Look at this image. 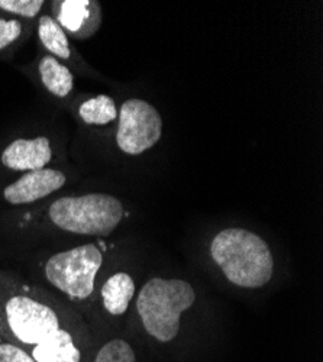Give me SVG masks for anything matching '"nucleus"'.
<instances>
[{
  "mask_svg": "<svg viewBox=\"0 0 323 362\" xmlns=\"http://www.w3.org/2000/svg\"><path fill=\"white\" fill-rule=\"evenodd\" d=\"M209 255L233 287L258 290L273 280L276 259L271 247L251 229L230 226L219 230L211 240Z\"/></svg>",
  "mask_w": 323,
  "mask_h": 362,
  "instance_id": "nucleus-1",
  "label": "nucleus"
},
{
  "mask_svg": "<svg viewBox=\"0 0 323 362\" xmlns=\"http://www.w3.org/2000/svg\"><path fill=\"white\" fill-rule=\"evenodd\" d=\"M197 300L190 281L183 279L153 277L136 294L135 309L143 332L158 344L177 339L182 317Z\"/></svg>",
  "mask_w": 323,
  "mask_h": 362,
  "instance_id": "nucleus-2",
  "label": "nucleus"
},
{
  "mask_svg": "<svg viewBox=\"0 0 323 362\" xmlns=\"http://www.w3.org/2000/svg\"><path fill=\"white\" fill-rule=\"evenodd\" d=\"M51 226L67 233L105 238L127 218L124 202L109 193H86L58 197L45 209Z\"/></svg>",
  "mask_w": 323,
  "mask_h": 362,
  "instance_id": "nucleus-3",
  "label": "nucleus"
},
{
  "mask_svg": "<svg viewBox=\"0 0 323 362\" xmlns=\"http://www.w3.org/2000/svg\"><path fill=\"white\" fill-rule=\"evenodd\" d=\"M0 319L20 345L33 349L49 342L64 330L58 312L26 290H11L0 298Z\"/></svg>",
  "mask_w": 323,
  "mask_h": 362,
  "instance_id": "nucleus-4",
  "label": "nucleus"
},
{
  "mask_svg": "<svg viewBox=\"0 0 323 362\" xmlns=\"http://www.w3.org/2000/svg\"><path fill=\"white\" fill-rule=\"evenodd\" d=\"M105 262L96 244H84L51 255L44 265L48 284L76 303L89 300L96 288V277Z\"/></svg>",
  "mask_w": 323,
  "mask_h": 362,
  "instance_id": "nucleus-5",
  "label": "nucleus"
},
{
  "mask_svg": "<svg viewBox=\"0 0 323 362\" xmlns=\"http://www.w3.org/2000/svg\"><path fill=\"white\" fill-rule=\"evenodd\" d=\"M114 144L122 154L139 157L151 151L163 138L164 119L148 100L129 98L117 109Z\"/></svg>",
  "mask_w": 323,
  "mask_h": 362,
  "instance_id": "nucleus-6",
  "label": "nucleus"
},
{
  "mask_svg": "<svg viewBox=\"0 0 323 362\" xmlns=\"http://www.w3.org/2000/svg\"><path fill=\"white\" fill-rule=\"evenodd\" d=\"M51 16L61 25L70 40L87 41L98 34L103 11L95 0H57L51 2Z\"/></svg>",
  "mask_w": 323,
  "mask_h": 362,
  "instance_id": "nucleus-7",
  "label": "nucleus"
},
{
  "mask_svg": "<svg viewBox=\"0 0 323 362\" xmlns=\"http://www.w3.org/2000/svg\"><path fill=\"white\" fill-rule=\"evenodd\" d=\"M67 180L66 173L58 168L47 167L28 171L4 189L2 197L12 206L33 204L61 190L67 185Z\"/></svg>",
  "mask_w": 323,
  "mask_h": 362,
  "instance_id": "nucleus-8",
  "label": "nucleus"
},
{
  "mask_svg": "<svg viewBox=\"0 0 323 362\" xmlns=\"http://www.w3.org/2000/svg\"><path fill=\"white\" fill-rule=\"evenodd\" d=\"M54 158L51 139L45 135L18 138L9 142L0 154V164L15 173H28L47 168Z\"/></svg>",
  "mask_w": 323,
  "mask_h": 362,
  "instance_id": "nucleus-9",
  "label": "nucleus"
},
{
  "mask_svg": "<svg viewBox=\"0 0 323 362\" xmlns=\"http://www.w3.org/2000/svg\"><path fill=\"white\" fill-rule=\"evenodd\" d=\"M136 296V283L128 271H116L100 287V301L105 312L113 317H122Z\"/></svg>",
  "mask_w": 323,
  "mask_h": 362,
  "instance_id": "nucleus-10",
  "label": "nucleus"
},
{
  "mask_svg": "<svg viewBox=\"0 0 323 362\" xmlns=\"http://www.w3.org/2000/svg\"><path fill=\"white\" fill-rule=\"evenodd\" d=\"M38 77L49 95L58 99L69 98L74 90V73L60 59L44 54L38 62Z\"/></svg>",
  "mask_w": 323,
  "mask_h": 362,
  "instance_id": "nucleus-11",
  "label": "nucleus"
},
{
  "mask_svg": "<svg viewBox=\"0 0 323 362\" xmlns=\"http://www.w3.org/2000/svg\"><path fill=\"white\" fill-rule=\"evenodd\" d=\"M37 35L47 51L45 54L52 55L60 62H70L73 58V45L70 37L66 34L61 25L58 23L51 13H42L38 18Z\"/></svg>",
  "mask_w": 323,
  "mask_h": 362,
  "instance_id": "nucleus-12",
  "label": "nucleus"
},
{
  "mask_svg": "<svg viewBox=\"0 0 323 362\" xmlns=\"http://www.w3.org/2000/svg\"><path fill=\"white\" fill-rule=\"evenodd\" d=\"M37 362H80L81 351L74 342V337L69 329L60 332L54 339L38 345L31 351Z\"/></svg>",
  "mask_w": 323,
  "mask_h": 362,
  "instance_id": "nucleus-13",
  "label": "nucleus"
},
{
  "mask_svg": "<svg viewBox=\"0 0 323 362\" xmlns=\"http://www.w3.org/2000/svg\"><path fill=\"white\" fill-rule=\"evenodd\" d=\"M77 115L84 125L102 128L112 125L117 119V106L113 98L96 95L78 105Z\"/></svg>",
  "mask_w": 323,
  "mask_h": 362,
  "instance_id": "nucleus-14",
  "label": "nucleus"
},
{
  "mask_svg": "<svg viewBox=\"0 0 323 362\" xmlns=\"http://www.w3.org/2000/svg\"><path fill=\"white\" fill-rule=\"evenodd\" d=\"M45 5L44 0H0V12L25 22L40 18Z\"/></svg>",
  "mask_w": 323,
  "mask_h": 362,
  "instance_id": "nucleus-15",
  "label": "nucleus"
},
{
  "mask_svg": "<svg viewBox=\"0 0 323 362\" xmlns=\"http://www.w3.org/2000/svg\"><path fill=\"white\" fill-rule=\"evenodd\" d=\"M95 362H138V359L135 349L128 341L114 338L98 351Z\"/></svg>",
  "mask_w": 323,
  "mask_h": 362,
  "instance_id": "nucleus-16",
  "label": "nucleus"
},
{
  "mask_svg": "<svg viewBox=\"0 0 323 362\" xmlns=\"http://www.w3.org/2000/svg\"><path fill=\"white\" fill-rule=\"evenodd\" d=\"M25 29L23 21L0 15V51L13 47L23 37Z\"/></svg>",
  "mask_w": 323,
  "mask_h": 362,
  "instance_id": "nucleus-17",
  "label": "nucleus"
},
{
  "mask_svg": "<svg viewBox=\"0 0 323 362\" xmlns=\"http://www.w3.org/2000/svg\"><path fill=\"white\" fill-rule=\"evenodd\" d=\"M0 362H37L23 348L15 344H0Z\"/></svg>",
  "mask_w": 323,
  "mask_h": 362,
  "instance_id": "nucleus-18",
  "label": "nucleus"
}]
</instances>
